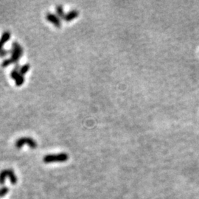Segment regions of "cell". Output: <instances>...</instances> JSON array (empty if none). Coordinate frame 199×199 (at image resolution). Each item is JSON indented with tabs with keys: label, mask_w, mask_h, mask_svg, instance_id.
<instances>
[{
	"label": "cell",
	"mask_w": 199,
	"mask_h": 199,
	"mask_svg": "<svg viewBox=\"0 0 199 199\" xmlns=\"http://www.w3.org/2000/svg\"><path fill=\"white\" fill-rule=\"evenodd\" d=\"M79 16V12L76 10H72V11H70L69 12H68L66 14H65L64 17H63V20L65 21H71L75 19H76L78 16Z\"/></svg>",
	"instance_id": "obj_8"
},
{
	"label": "cell",
	"mask_w": 199,
	"mask_h": 199,
	"mask_svg": "<svg viewBox=\"0 0 199 199\" xmlns=\"http://www.w3.org/2000/svg\"><path fill=\"white\" fill-rule=\"evenodd\" d=\"M9 192V188L7 187H3L0 189V198H2L5 195H7Z\"/></svg>",
	"instance_id": "obj_11"
},
{
	"label": "cell",
	"mask_w": 199,
	"mask_h": 199,
	"mask_svg": "<svg viewBox=\"0 0 199 199\" xmlns=\"http://www.w3.org/2000/svg\"><path fill=\"white\" fill-rule=\"evenodd\" d=\"M69 159V156L66 153H61L58 154H48L46 155L43 159V162L46 164L52 162H64Z\"/></svg>",
	"instance_id": "obj_2"
},
{
	"label": "cell",
	"mask_w": 199,
	"mask_h": 199,
	"mask_svg": "<svg viewBox=\"0 0 199 199\" xmlns=\"http://www.w3.org/2000/svg\"><path fill=\"white\" fill-rule=\"evenodd\" d=\"M11 34L9 31H5L2 35L1 38H0V51L3 50V47L4 45L11 39Z\"/></svg>",
	"instance_id": "obj_7"
},
{
	"label": "cell",
	"mask_w": 199,
	"mask_h": 199,
	"mask_svg": "<svg viewBox=\"0 0 199 199\" xmlns=\"http://www.w3.org/2000/svg\"><path fill=\"white\" fill-rule=\"evenodd\" d=\"M30 68V66L29 63H26V64L22 65V66H21V68H20L19 72L24 76L25 74H27V73L28 72Z\"/></svg>",
	"instance_id": "obj_10"
},
{
	"label": "cell",
	"mask_w": 199,
	"mask_h": 199,
	"mask_svg": "<svg viewBox=\"0 0 199 199\" xmlns=\"http://www.w3.org/2000/svg\"><path fill=\"white\" fill-rule=\"evenodd\" d=\"M56 13L57 16L60 18V19H63L65 16L64 11H63V8L62 5H58L56 7Z\"/></svg>",
	"instance_id": "obj_9"
},
{
	"label": "cell",
	"mask_w": 199,
	"mask_h": 199,
	"mask_svg": "<svg viewBox=\"0 0 199 199\" xmlns=\"http://www.w3.org/2000/svg\"><path fill=\"white\" fill-rule=\"evenodd\" d=\"M7 177L10 178L11 183L12 185H16L17 183V177L15 174L14 171L11 169H5L0 172V185H4L5 180Z\"/></svg>",
	"instance_id": "obj_3"
},
{
	"label": "cell",
	"mask_w": 199,
	"mask_h": 199,
	"mask_svg": "<svg viewBox=\"0 0 199 199\" xmlns=\"http://www.w3.org/2000/svg\"><path fill=\"white\" fill-rule=\"evenodd\" d=\"M11 57L10 58L11 62L14 64L19 63V59L23 55V49L19 43L14 41L12 44V50H11Z\"/></svg>",
	"instance_id": "obj_1"
},
{
	"label": "cell",
	"mask_w": 199,
	"mask_h": 199,
	"mask_svg": "<svg viewBox=\"0 0 199 199\" xmlns=\"http://www.w3.org/2000/svg\"><path fill=\"white\" fill-rule=\"evenodd\" d=\"M11 51H10V50H2L1 51H0V57H4L7 56V55L8 54V53H11Z\"/></svg>",
	"instance_id": "obj_13"
},
{
	"label": "cell",
	"mask_w": 199,
	"mask_h": 199,
	"mask_svg": "<svg viewBox=\"0 0 199 199\" xmlns=\"http://www.w3.org/2000/svg\"><path fill=\"white\" fill-rule=\"evenodd\" d=\"M11 76L12 79L15 80V81H16V85L17 86H21L24 84V76L19 72V71L13 69L12 71H11Z\"/></svg>",
	"instance_id": "obj_5"
},
{
	"label": "cell",
	"mask_w": 199,
	"mask_h": 199,
	"mask_svg": "<svg viewBox=\"0 0 199 199\" xmlns=\"http://www.w3.org/2000/svg\"><path fill=\"white\" fill-rule=\"evenodd\" d=\"M46 19L50 22H51L53 24H54L56 27L59 28L61 27V20L57 15H55L51 13H47Z\"/></svg>",
	"instance_id": "obj_6"
},
{
	"label": "cell",
	"mask_w": 199,
	"mask_h": 199,
	"mask_svg": "<svg viewBox=\"0 0 199 199\" xmlns=\"http://www.w3.org/2000/svg\"><path fill=\"white\" fill-rule=\"evenodd\" d=\"M11 64H13V63H12V62H11V59L8 58V59H5L2 61V66L4 68L8 67V66H10V65H11Z\"/></svg>",
	"instance_id": "obj_12"
},
{
	"label": "cell",
	"mask_w": 199,
	"mask_h": 199,
	"mask_svg": "<svg viewBox=\"0 0 199 199\" xmlns=\"http://www.w3.org/2000/svg\"><path fill=\"white\" fill-rule=\"evenodd\" d=\"M25 144L29 145L30 148H32V149H36L38 146L37 143H36L33 138L28 136L21 137V138L18 139V140H16V143H15V146H16L17 148H19V149H20V148H21V147H22L24 145H25Z\"/></svg>",
	"instance_id": "obj_4"
}]
</instances>
